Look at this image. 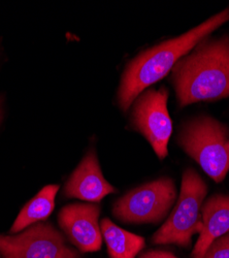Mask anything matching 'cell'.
I'll list each match as a JSON object with an SVG mask.
<instances>
[{
	"label": "cell",
	"instance_id": "cell-1",
	"mask_svg": "<svg viewBox=\"0 0 229 258\" xmlns=\"http://www.w3.org/2000/svg\"><path fill=\"white\" fill-rule=\"evenodd\" d=\"M227 21H229V9L213 16L188 32L161 42L132 59L122 75L118 90L121 110L128 111L140 93L163 79L181 58L191 52L199 42Z\"/></svg>",
	"mask_w": 229,
	"mask_h": 258
},
{
	"label": "cell",
	"instance_id": "cell-2",
	"mask_svg": "<svg viewBox=\"0 0 229 258\" xmlns=\"http://www.w3.org/2000/svg\"><path fill=\"white\" fill-rule=\"evenodd\" d=\"M180 106L229 96V37L203 39L172 70Z\"/></svg>",
	"mask_w": 229,
	"mask_h": 258
},
{
	"label": "cell",
	"instance_id": "cell-3",
	"mask_svg": "<svg viewBox=\"0 0 229 258\" xmlns=\"http://www.w3.org/2000/svg\"><path fill=\"white\" fill-rule=\"evenodd\" d=\"M178 143L215 182H222L229 171V129L218 120L201 116L186 122Z\"/></svg>",
	"mask_w": 229,
	"mask_h": 258
},
{
	"label": "cell",
	"instance_id": "cell-4",
	"mask_svg": "<svg viewBox=\"0 0 229 258\" xmlns=\"http://www.w3.org/2000/svg\"><path fill=\"white\" fill-rule=\"evenodd\" d=\"M207 186L193 168L184 171L179 200L168 220L153 235L157 245L174 244L188 247L193 235L202 229L201 208Z\"/></svg>",
	"mask_w": 229,
	"mask_h": 258
},
{
	"label": "cell",
	"instance_id": "cell-5",
	"mask_svg": "<svg viewBox=\"0 0 229 258\" xmlns=\"http://www.w3.org/2000/svg\"><path fill=\"white\" fill-rule=\"evenodd\" d=\"M176 199L175 182L171 178H161L119 199L113 207V214L126 223H158L166 217Z\"/></svg>",
	"mask_w": 229,
	"mask_h": 258
},
{
	"label": "cell",
	"instance_id": "cell-6",
	"mask_svg": "<svg viewBox=\"0 0 229 258\" xmlns=\"http://www.w3.org/2000/svg\"><path fill=\"white\" fill-rule=\"evenodd\" d=\"M169 91L162 87L140 93L132 103L131 123L152 146L159 159L168 156L173 122L168 111Z\"/></svg>",
	"mask_w": 229,
	"mask_h": 258
},
{
	"label": "cell",
	"instance_id": "cell-7",
	"mask_svg": "<svg viewBox=\"0 0 229 258\" xmlns=\"http://www.w3.org/2000/svg\"><path fill=\"white\" fill-rule=\"evenodd\" d=\"M3 258H80L52 224L38 223L16 235L0 234Z\"/></svg>",
	"mask_w": 229,
	"mask_h": 258
},
{
	"label": "cell",
	"instance_id": "cell-8",
	"mask_svg": "<svg viewBox=\"0 0 229 258\" xmlns=\"http://www.w3.org/2000/svg\"><path fill=\"white\" fill-rule=\"evenodd\" d=\"M99 214V207L90 204L69 205L59 213V225L82 252H96L101 248Z\"/></svg>",
	"mask_w": 229,
	"mask_h": 258
},
{
	"label": "cell",
	"instance_id": "cell-9",
	"mask_svg": "<svg viewBox=\"0 0 229 258\" xmlns=\"http://www.w3.org/2000/svg\"><path fill=\"white\" fill-rule=\"evenodd\" d=\"M116 190L103 177L96 153L89 151L64 187L67 198L98 203Z\"/></svg>",
	"mask_w": 229,
	"mask_h": 258
},
{
	"label": "cell",
	"instance_id": "cell-10",
	"mask_svg": "<svg viewBox=\"0 0 229 258\" xmlns=\"http://www.w3.org/2000/svg\"><path fill=\"white\" fill-rule=\"evenodd\" d=\"M202 229L193 248L192 258H203L210 245L229 232V197H211L201 208Z\"/></svg>",
	"mask_w": 229,
	"mask_h": 258
},
{
	"label": "cell",
	"instance_id": "cell-11",
	"mask_svg": "<svg viewBox=\"0 0 229 258\" xmlns=\"http://www.w3.org/2000/svg\"><path fill=\"white\" fill-rule=\"evenodd\" d=\"M100 228L110 258H135L144 247L142 236L117 226L110 219H102Z\"/></svg>",
	"mask_w": 229,
	"mask_h": 258
},
{
	"label": "cell",
	"instance_id": "cell-12",
	"mask_svg": "<svg viewBox=\"0 0 229 258\" xmlns=\"http://www.w3.org/2000/svg\"><path fill=\"white\" fill-rule=\"evenodd\" d=\"M58 190V185H48L41 189L20 212L11 228V233H17L49 217V215L54 210L55 198Z\"/></svg>",
	"mask_w": 229,
	"mask_h": 258
},
{
	"label": "cell",
	"instance_id": "cell-13",
	"mask_svg": "<svg viewBox=\"0 0 229 258\" xmlns=\"http://www.w3.org/2000/svg\"><path fill=\"white\" fill-rule=\"evenodd\" d=\"M203 258H229V232L215 240L207 248Z\"/></svg>",
	"mask_w": 229,
	"mask_h": 258
},
{
	"label": "cell",
	"instance_id": "cell-14",
	"mask_svg": "<svg viewBox=\"0 0 229 258\" xmlns=\"http://www.w3.org/2000/svg\"><path fill=\"white\" fill-rule=\"evenodd\" d=\"M139 258H178L173 253L163 250H150L140 255Z\"/></svg>",
	"mask_w": 229,
	"mask_h": 258
},
{
	"label": "cell",
	"instance_id": "cell-15",
	"mask_svg": "<svg viewBox=\"0 0 229 258\" xmlns=\"http://www.w3.org/2000/svg\"><path fill=\"white\" fill-rule=\"evenodd\" d=\"M3 116V100L0 98V119H2Z\"/></svg>",
	"mask_w": 229,
	"mask_h": 258
}]
</instances>
